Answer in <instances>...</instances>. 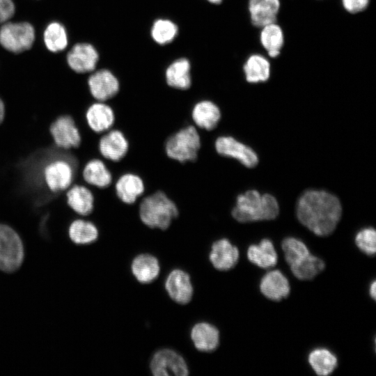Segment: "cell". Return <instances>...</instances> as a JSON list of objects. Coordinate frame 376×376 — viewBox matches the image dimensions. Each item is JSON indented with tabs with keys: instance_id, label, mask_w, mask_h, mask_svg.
I'll list each match as a JSON object with an SVG mask.
<instances>
[{
	"instance_id": "6da1fadb",
	"label": "cell",
	"mask_w": 376,
	"mask_h": 376,
	"mask_svg": "<svg viewBox=\"0 0 376 376\" xmlns=\"http://www.w3.org/2000/svg\"><path fill=\"white\" fill-rule=\"evenodd\" d=\"M342 214L339 199L323 190H308L297 204L299 221L319 236H327L336 228Z\"/></svg>"
},
{
	"instance_id": "7a4b0ae2",
	"label": "cell",
	"mask_w": 376,
	"mask_h": 376,
	"mask_svg": "<svg viewBox=\"0 0 376 376\" xmlns=\"http://www.w3.org/2000/svg\"><path fill=\"white\" fill-rule=\"evenodd\" d=\"M279 212V203L274 196L252 189L237 196L232 215L237 221L246 223L274 219Z\"/></svg>"
},
{
	"instance_id": "3957f363",
	"label": "cell",
	"mask_w": 376,
	"mask_h": 376,
	"mask_svg": "<svg viewBox=\"0 0 376 376\" xmlns=\"http://www.w3.org/2000/svg\"><path fill=\"white\" fill-rule=\"evenodd\" d=\"M141 221L152 228L165 230L178 215L175 203L162 191H156L145 197L139 205Z\"/></svg>"
},
{
	"instance_id": "277c9868",
	"label": "cell",
	"mask_w": 376,
	"mask_h": 376,
	"mask_svg": "<svg viewBox=\"0 0 376 376\" xmlns=\"http://www.w3.org/2000/svg\"><path fill=\"white\" fill-rule=\"evenodd\" d=\"M201 148V137L194 126L182 128L171 135L165 144L169 157L180 162L196 160Z\"/></svg>"
},
{
	"instance_id": "5b68a950",
	"label": "cell",
	"mask_w": 376,
	"mask_h": 376,
	"mask_svg": "<svg viewBox=\"0 0 376 376\" xmlns=\"http://www.w3.org/2000/svg\"><path fill=\"white\" fill-rule=\"evenodd\" d=\"M24 259V247L18 233L10 226L0 224V271L13 273Z\"/></svg>"
},
{
	"instance_id": "8992f818",
	"label": "cell",
	"mask_w": 376,
	"mask_h": 376,
	"mask_svg": "<svg viewBox=\"0 0 376 376\" xmlns=\"http://www.w3.org/2000/svg\"><path fill=\"white\" fill-rule=\"evenodd\" d=\"M34 40L35 29L29 22H6L0 28V44L13 53L29 49Z\"/></svg>"
},
{
	"instance_id": "52a82bcc",
	"label": "cell",
	"mask_w": 376,
	"mask_h": 376,
	"mask_svg": "<svg viewBox=\"0 0 376 376\" xmlns=\"http://www.w3.org/2000/svg\"><path fill=\"white\" fill-rule=\"evenodd\" d=\"M150 368L155 376H186L189 374L185 359L170 349L157 351L150 361Z\"/></svg>"
},
{
	"instance_id": "ba28073f",
	"label": "cell",
	"mask_w": 376,
	"mask_h": 376,
	"mask_svg": "<svg viewBox=\"0 0 376 376\" xmlns=\"http://www.w3.org/2000/svg\"><path fill=\"white\" fill-rule=\"evenodd\" d=\"M215 149L219 155L235 158L249 168H253L258 163L254 150L232 136H219L215 141Z\"/></svg>"
},
{
	"instance_id": "9c48e42d",
	"label": "cell",
	"mask_w": 376,
	"mask_h": 376,
	"mask_svg": "<svg viewBox=\"0 0 376 376\" xmlns=\"http://www.w3.org/2000/svg\"><path fill=\"white\" fill-rule=\"evenodd\" d=\"M92 96L99 102L114 97L120 88L116 77L109 70L100 69L93 73L88 79Z\"/></svg>"
},
{
	"instance_id": "30bf717a",
	"label": "cell",
	"mask_w": 376,
	"mask_h": 376,
	"mask_svg": "<svg viewBox=\"0 0 376 376\" xmlns=\"http://www.w3.org/2000/svg\"><path fill=\"white\" fill-rule=\"evenodd\" d=\"M45 182L53 192L68 189L73 179V169L65 160L56 159L48 163L43 171Z\"/></svg>"
},
{
	"instance_id": "8fae6325",
	"label": "cell",
	"mask_w": 376,
	"mask_h": 376,
	"mask_svg": "<svg viewBox=\"0 0 376 376\" xmlns=\"http://www.w3.org/2000/svg\"><path fill=\"white\" fill-rule=\"evenodd\" d=\"M98 58L97 51L91 44L86 42L77 43L67 54L68 65L78 73L93 71Z\"/></svg>"
},
{
	"instance_id": "7c38bea8",
	"label": "cell",
	"mask_w": 376,
	"mask_h": 376,
	"mask_svg": "<svg viewBox=\"0 0 376 376\" xmlns=\"http://www.w3.org/2000/svg\"><path fill=\"white\" fill-rule=\"evenodd\" d=\"M50 132L57 146L62 148H77L81 143V135L73 119L68 116L57 118L50 127Z\"/></svg>"
},
{
	"instance_id": "4fadbf2b",
	"label": "cell",
	"mask_w": 376,
	"mask_h": 376,
	"mask_svg": "<svg viewBox=\"0 0 376 376\" xmlns=\"http://www.w3.org/2000/svg\"><path fill=\"white\" fill-rule=\"evenodd\" d=\"M165 289L169 297L180 304L189 303L194 292L189 275L178 269L171 271L166 277Z\"/></svg>"
},
{
	"instance_id": "5bb4252c",
	"label": "cell",
	"mask_w": 376,
	"mask_h": 376,
	"mask_svg": "<svg viewBox=\"0 0 376 376\" xmlns=\"http://www.w3.org/2000/svg\"><path fill=\"white\" fill-rule=\"evenodd\" d=\"M129 143L124 134L118 130H109L99 141V150L104 158L118 162L127 153Z\"/></svg>"
},
{
	"instance_id": "9a60e30c",
	"label": "cell",
	"mask_w": 376,
	"mask_h": 376,
	"mask_svg": "<svg viewBox=\"0 0 376 376\" xmlns=\"http://www.w3.org/2000/svg\"><path fill=\"white\" fill-rule=\"evenodd\" d=\"M209 258L214 268L227 271L237 263L239 251L229 240L223 238L212 244Z\"/></svg>"
},
{
	"instance_id": "2e32d148",
	"label": "cell",
	"mask_w": 376,
	"mask_h": 376,
	"mask_svg": "<svg viewBox=\"0 0 376 376\" xmlns=\"http://www.w3.org/2000/svg\"><path fill=\"white\" fill-rule=\"evenodd\" d=\"M280 7V0H249L248 10L251 24L261 28L276 22Z\"/></svg>"
},
{
	"instance_id": "e0dca14e",
	"label": "cell",
	"mask_w": 376,
	"mask_h": 376,
	"mask_svg": "<svg viewBox=\"0 0 376 376\" xmlns=\"http://www.w3.org/2000/svg\"><path fill=\"white\" fill-rule=\"evenodd\" d=\"M260 290L267 298L280 301L290 293V284L287 278L279 270L268 272L262 278Z\"/></svg>"
},
{
	"instance_id": "ac0fdd59",
	"label": "cell",
	"mask_w": 376,
	"mask_h": 376,
	"mask_svg": "<svg viewBox=\"0 0 376 376\" xmlns=\"http://www.w3.org/2000/svg\"><path fill=\"white\" fill-rule=\"evenodd\" d=\"M86 118L93 131L97 133L106 132L115 122V113L110 106L104 102H97L88 107Z\"/></svg>"
},
{
	"instance_id": "d6986e66",
	"label": "cell",
	"mask_w": 376,
	"mask_h": 376,
	"mask_svg": "<svg viewBox=\"0 0 376 376\" xmlns=\"http://www.w3.org/2000/svg\"><path fill=\"white\" fill-rule=\"evenodd\" d=\"M145 190L144 182L138 175L127 173L116 181L115 191L118 198L124 203L132 204Z\"/></svg>"
},
{
	"instance_id": "ffe728a7",
	"label": "cell",
	"mask_w": 376,
	"mask_h": 376,
	"mask_svg": "<svg viewBox=\"0 0 376 376\" xmlns=\"http://www.w3.org/2000/svg\"><path fill=\"white\" fill-rule=\"evenodd\" d=\"M191 338L198 350L212 352L219 344V332L214 326L207 322H199L191 329Z\"/></svg>"
},
{
	"instance_id": "44dd1931",
	"label": "cell",
	"mask_w": 376,
	"mask_h": 376,
	"mask_svg": "<svg viewBox=\"0 0 376 376\" xmlns=\"http://www.w3.org/2000/svg\"><path fill=\"white\" fill-rule=\"evenodd\" d=\"M191 117L195 125L206 130L217 127L221 119V111L218 106L210 100H202L193 107Z\"/></svg>"
},
{
	"instance_id": "7402d4cb",
	"label": "cell",
	"mask_w": 376,
	"mask_h": 376,
	"mask_svg": "<svg viewBox=\"0 0 376 376\" xmlns=\"http://www.w3.org/2000/svg\"><path fill=\"white\" fill-rule=\"evenodd\" d=\"M243 71L247 82L258 84L267 81L271 75L269 61L259 54H253L246 60Z\"/></svg>"
},
{
	"instance_id": "603a6c76",
	"label": "cell",
	"mask_w": 376,
	"mask_h": 376,
	"mask_svg": "<svg viewBox=\"0 0 376 376\" xmlns=\"http://www.w3.org/2000/svg\"><path fill=\"white\" fill-rule=\"evenodd\" d=\"M132 272L138 281L149 283L155 280L160 271L159 261L152 255L143 253L134 258L131 265Z\"/></svg>"
},
{
	"instance_id": "cb8c5ba5",
	"label": "cell",
	"mask_w": 376,
	"mask_h": 376,
	"mask_svg": "<svg viewBox=\"0 0 376 376\" xmlns=\"http://www.w3.org/2000/svg\"><path fill=\"white\" fill-rule=\"evenodd\" d=\"M190 63L186 58H180L171 63L166 70L167 84L174 88L186 90L191 86Z\"/></svg>"
},
{
	"instance_id": "d4e9b609",
	"label": "cell",
	"mask_w": 376,
	"mask_h": 376,
	"mask_svg": "<svg viewBox=\"0 0 376 376\" xmlns=\"http://www.w3.org/2000/svg\"><path fill=\"white\" fill-rule=\"evenodd\" d=\"M260 42L271 58L278 57L284 45V33L282 28L276 22L260 28Z\"/></svg>"
},
{
	"instance_id": "484cf974",
	"label": "cell",
	"mask_w": 376,
	"mask_h": 376,
	"mask_svg": "<svg viewBox=\"0 0 376 376\" xmlns=\"http://www.w3.org/2000/svg\"><path fill=\"white\" fill-rule=\"evenodd\" d=\"M250 262L261 268L274 267L277 262V253L272 242L263 239L258 244L251 245L247 250Z\"/></svg>"
},
{
	"instance_id": "4316f807",
	"label": "cell",
	"mask_w": 376,
	"mask_h": 376,
	"mask_svg": "<svg viewBox=\"0 0 376 376\" xmlns=\"http://www.w3.org/2000/svg\"><path fill=\"white\" fill-rule=\"evenodd\" d=\"M67 202L76 213L86 216L93 210L94 197L87 187L75 185L67 192Z\"/></svg>"
},
{
	"instance_id": "83f0119b",
	"label": "cell",
	"mask_w": 376,
	"mask_h": 376,
	"mask_svg": "<svg viewBox=\"0 0 376 376\" xmlns=\"http://www.w3.org/2000/svg\"><path fill=\"white\" fill-rule=\"evenodd\" d=\"M84 180L91 185L105 188L112 182V175L105 164L97 159L89 161L83 170Z\"/></svg>"
},
{
	"instance_id": "f1b7e54d",
	"label": "cell",
	"mask_w": 376,
	"mask_h": 376,
	"mask_svg": "<svg viewBox=\"0 0 376 376\" xmlns=\"http://www.w3.org/2000/svg\"><path fill=\"white\" fill-rule=\"evenodd\" d=\"M68 236L75 244L86 245L97 240L98 230L96 226L89 221L77 219L70 224Z\"/></svg>"
},
{
	"instance_id": "f546056e",
	"label": "cell",
	"mask_w": 376,
	"mask_h": 376,
	"mask_svg": "<svg viewBox=\"0 0 376 376\" xmlns=\"http://www.w3.org/2000/svg\"><path fill=\"white\" fill-rule=\"evenodd\" d=\"M308 362L315 373L320 376L330 375L338 366L336 357L324 348L313 350L308 355Z\"/></svg>"
},
{
	"instance_id": "4dcf8cb0",
	"label": "cell",
	"mask_w": 376,
	"mask_h": 376,
	"mask_svg": "<svg viewBox=\"0 0 376 376\" xmlns=\"http://www.w3.org/2000/svg\"><path fill=\"white\" fill-rule=\"evenodd\" d=\"M290 266L295 277L300 280H310L324 269L325 264L322 259L308 254Z\"/></svg>"
},
{
	"instance_id": "1f68e13d",
	"label": "cell",
	"mask_w": 376,
	"mask_h": 376,
	"mask_svg": "<svg viewBox=\"0 0 376 376\" xmlns=\"http://www.w3.org/2000/svg\"><path fill=\"white\" fill-rule=\"evenodd\" d=\"M46 47L52 52L63 50L68 45V36L65 27L54 22L48 24L43 33Z\"/></svg>"
},
{
	"instance_id": "d6a6232c",
	"label": "cell",
	"mask_w": 376,
	"mask_h": 376,
	"mask_svg": "<svg viewBox=\"0 0 376 376\" xmlns=\"http://www.w3.org/2000/svg\"><path fill=\"white\" fill-rule=\"evenodd\" d=\"M177 25L166 19H159L153 23L150 33L152 39L159 45L171 42L177 36Z\"/></svg>"
},
{
	"instance_id": "836d02e7",
	"label": "cell",
	"mask_w": 376,
	"mask_h": 376,
	"mask_svg": "<svg viewBox=\"0 0 376 376\" xmlns=\"http://www.w3.org/2000/svg\"><path fill=\"white\" fill-rule=\"evenodd\" d=\"M285 259L290 265L310 254L306 244L295 237H286L282 242Z\"/></svg>"
},
{
	"instance_id": "e575fe53",
	"label": "cell",
	"mask_w": 376,
	"mask_h": 376,
	"mask_svg": "<svg viewBox=\"0 0 376 376\" xmlns=\"http://www.w3.org/2000/svg\"><path fill=\"white\" fill-rule=\"evenodd\" d=\"M355 243L358 248L368 256H374L376 251V233L373 228H366L357 233Z\"/></svg>"
},
{
	"instance_id": "d590c367",
	"label": "cell",
	"mask_w": 376,
	"mask_h": 376,
	"mask_svg": "<svg viewBox=\"0 0 376 376\" xmlns=\"http://www.w3.org/2000/svg\"><path fill=\"white\" fill-rule=\"evenodd\" d=\"M370 0H341L343 8L349 13L357 14L365 10Z\"/></svg>"
},
{
	"instance_id": "8d00e7d4",
	"label": "cell",
	"mask_w": 376,
	"mask_h": 376,
	"mask_svg": "<svg viewBox=\"0 0 376 376\" xmlns=\"http://www.w3.org/2000/svg\"><path fill=\"white\" fill-rule=\"evenodd\" d=\"M15 13V5L12 0H0V24L6 22Z\"/></svg>"
},
{
	"instance_id": "74e56055",
	"label": "cell",
	"mask_w": 376,
	"mask_h": 376,
	"mask_svg": "<svg viewBox=\"0 0 376 376\" xmlns=\"http://www.w3.org/2000/svg\"><path fill=\"white\" fill-rule=\"evenodd\" d=\"M370 295L372 297V299H375L376 297V282L375 281H373L372 283L370 285L369 289Z\"/></svg>"
},
{
	"instance_id": "f35d334b",
	"label": "cell",
	"mask_w": 376,
	"mask_h": 376,
	"mask_svg": "<svg viewBox=\"0 0 376 376\" xmlns=\"http://www.w3.org/2000/svg\"><path fill=\"white\" fill-rule=\"evenodd\" d=\"M5 114V107L3 101L0 98V123L2 122Z\"/></svg>"
},
{
	"instance_id": "ab89813d",
	"label": "cell",
	"mask_w": 376,
	"mask_h": 376,
	"mask_svg": "<svg viewBox=\"0 0 376 376\" xmlns=\"http://www.w3.org/2000/svg\"><path fill=\"white\" fill-rule=\"evenodd\" d=\"M209 2L212 3H220L223 0H207Z\"/></svg>"
}]
</instances>
